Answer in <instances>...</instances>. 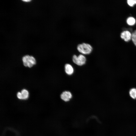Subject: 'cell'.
I'll list each match as a JSON object with an SVG mask.
<instances>
[{
	"label": "cell",
	"instance_id": "1",
	"mask_svg": "<svg viewBox=\"0 0 136 136\" xmlns=\"http://www.w3.org/2000/svg\"><path fill=\"white\" fill-rule=\"evenodd\" d=\"M77 49L80 53L83 54H89L92 52L93 48L90 44L86 43H82L78 44Z\"/></svg>",
	"mask_w": 136,
	"mask_h": 136
},
{
	"label": "cell",
	"instance_id": "2",
	"mask_svg": "<svg viewBox=\"0 0 136 136\" xmlns=\"http://www.w3.org/2000/svg\"><path fill=\"white\" fill-rule=\"evenodd\" d=\"M72 60L73 62L76 64L78 66H81L85 64L86 58L83 54H80L78 56L74 55L72 57Z\"/></svg>",
	"mask_w": 136,
	"mask_h": 136
},
{
	"label": "cell",
	"instance_id": "3",
	"mask_svg": "<svg viewBox=\"0 0 136 136\" xmlns=\"http://www.w3.org/2000/svg\"><path fill=\"white\" fill-rule=\"evenodd\" d=\"M23 64L25 66L31 67L36 63L35 58L32 56L27 55L22 58Z\"/></svg>",
	"mask_w": 136,
	"mask_h": 136
},
{
	"label": "cell",
	"instance_id": "4",
	"mask_svg": "<svg viewBox=\"0 0 136 136\" xmlns=\"http://www.w3.org/2000/svg\"><path fill=\"white\" fill-rule=\"evenodd\" d=\"M72 97V93L69 91H64L60 95L61 98L62 100L65 102L69 101Z\"/></svg>",
	"mask_w": 136,
	"mask_h": 136
},
{
	"label": "cell",
	"instance_id": "5",
	"mask_svg": "<svg viewBox=\"0 0 136 136\" xmlns=\"http://www.w3.org/2000/svg\"><path fill=\"white\" fill-rule=\"evenodd\" d=\"M120 37L125 41L127 42L131 39V34L128 31H124L121 33Z\"/></svg>",
	"mask_w": 136,
	"mask_h": 136
},
{
	"label": "cell",
	"instance_id": "6",
	"mask_svg": "<svg viewBox=\"0 0 136 136\" xmlns=\"http://www.w3.org/2000/svg\"><path fill=\"white\" fill-rule=\"evenodd\" d=\"M65 73L68 75H72L74 72V69L72 65L68 63L66 64L64 66Z\"/></svg>",
	"mask_w": 136,
	"mask_h": 136
},
{
	"label": "cell",
	"instance_id": "7",
	"mask_svg": "<svg viewBox=\"0 0 136 136\" xmlns=\"http://www.w3.org/2000/svg\"><path fill=\"white\" fill-rule=\"evenodd\" d=\"M127 23L128 25L130 26L134 25L135 23V19L132 17H130L127 18L126 20Z\"/></svg>",
	"mask_w": 136,
	"mask_h": 136
},
{
	"label": "cell",
	"instance_id": "8",
	"mask_svg": "<svg viewBox=\"0 0 136 136\" xmlns=\"http://www.w3.org/2000/svg\"><path fill=\"white\" fill-rule=\"evenodd\" d=\"M129 94L132 98L136 99V88H133L131 89L129 91Z\"/></svg>",
	"mask_w": 136,
	"mask_h": 136
},
{
	"label": "cell",
	"instance_id": "9",
	"mask_svg": "<svg viewBox=\"0 0 136 136\" xmlns=\"http://www.w3.org/2000/svg\"><path fill=\"white\" fill-rule=\"evenodd\" d=\"M21 93L22 96V99H26L28 98V92L27 90L23 89L21 91Z\"/></svg>",
	"mask_w": 136,
	"mask_h": 136
},
{
	"label": "cell",
	"instance_id": "10",
	"mask_svg": "<svg viewBox=\"0 0 136 136\" xmlns=\"http://www.w3.org/2000/svg\"><path fill=\"white\" fill-rule=\"evenodd\" d=\"M131 39L133 43L136 46V30L131 34Z\"/></svg>",
	"mask_w": 136,
	"mask_h": 136
},
{
	"label": "cell",
	"instance_id": "11",
	"mask_svg": "<svg viewBox=\"0 0 136 136\" xmlns=\"http://www.w3.org/2000/svg\"><path fill=\"white\" fill-rule=\"evenodd\" d=\"M128 4L130 6L133 7L136 4V0H128L127 1Z\"/></svg>",
	"mask_w": 136,
	"mask_h": 136
},
{
	"label": "cell",
	"instance_id": "12",
	"mask_svg": "<svg viewBox=\"0 0 136 136\" xmlns=\"http://www.w3.org/2000/svg\"><path fill=\"white\" fill-rule=\"evenodd\" d=\"M17 97L20 99H22V96L21 92H18L17 94Z\"/></svg>",
	"mask_w": 136,
	"mask_h": 136
},
{
	"label": "cell",
	"instance_id": "13",
	"mask_svg": "<svg viewBox=\"0 0 136 136\" xmlns=\"http://www.w3.org/2000/svg\"><path fill=\"white\" fill-rule=\"evenodd\" d=\"M23 1H24V2H29L31 1V0H23Z\"/></svg>",
	"mask_w": 136,
	"mask_h": 136
}]
</instances>
